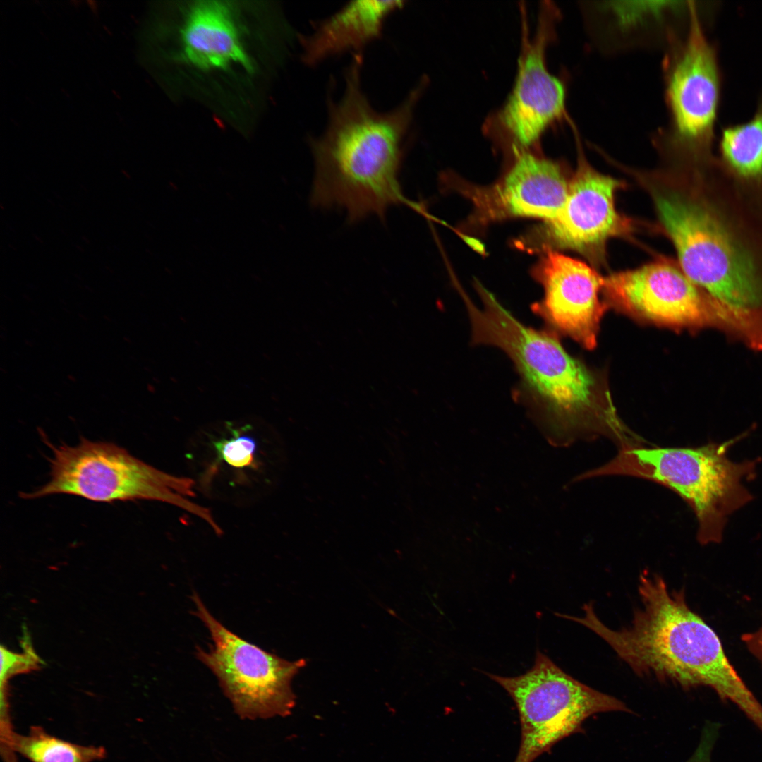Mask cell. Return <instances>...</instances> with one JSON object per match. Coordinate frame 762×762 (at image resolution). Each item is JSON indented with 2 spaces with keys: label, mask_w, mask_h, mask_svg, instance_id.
Instances as JSON below:
<instances>
[{
  "label": "cell",
  "mask_w": 762,
  "mask_h": 762,
  "mask_svg": "<svg viewBox=\"0 0 762 762\" xmlns=\"http://www.w3.org/2000/svg\"><path fill=\"white\" fill-rule=\"evenodd\" d=\"M363 57L355 54L345 74L338 101L328 102L327 125L311 140L315 177L310 201L315 207L346 210L350 222L375 214L384 218L404 200L399 180L404 142L423 79L397 107L379 111L361 85Z\"/></svg>",
  "instance_id": "1"
},
{
  "label": "cell",
  "mask_w": 762,
  "mask_h": 762,
  "mask_svg": "<svg viewBox=\"0 0 762 762\" xmlns=\"http://www.w3.org/2000/svg\"><path fill=\"white\" fill-rule=\"evenodd\" d=\"M638 590L642 605L628 627L609 628L591 603L582 617H562L598 635L637 675H653L684 689L711 687L762 729V705L730 664L715 631L689 607L684 591H670L660 576L645 572Z\"/></svg>",
  "instance_id": "2"
},
{
  "label": "cell",
  "mask_w": 762,
  "mask_h": 762,
  "mask_svg": "<svg viewBox=\"0 0 762 762\" xmlns=\"http://www.w3.org/2000/svg\"><path fill=\"white\" fill-rule=\"evenodd\" d=\"M477 307L464 295L473 344L495 346L514 363L521 389L543 423L548 440L565 447L602 433L591 418L595 382L551 333L524 325L496 298L478 288Z\"/></svg>",
  "instance_id": "3"
},
{
  "label": "cell",
  "mask_w": 762,
  "mask_h": 762,
  "mask_svg": "<svg viewBox=\"0 0 762 762\" xmlns=\"http://www.w3.org/2000/svg\"><path fill=\"white\" fill-rule=\"evenodd\" d=\"M685 275L711 299L718 326L762 346V272L712 207L675 190L654 192Z\"/></svg>",
  "instance_id": "4"
},
{
  "label": "cell",
  "mask_w": 762,
  "mask_h": 762,
  "mask_svg": "<svg viewBox=\"0 0 762 762\" xmlns=\"http://www.w3.org/2000/svg\"><path fill=\"white\" fill-rule=\"evenodd\" d=\"M745 435L722 443L709 442L695 447L642 444L621 448L609 462L582 473L578 479L627 476L663 485L692 509L698 522V542L703 545L720 543L728 517L753 498L744 480L755 476L757 461L735 462L727 455L729 449Z\"/></svg>",
  "instance_id": "5"
},
{
  "label": "cell",
  "mask_w": 762,
  "mask_h": 762,
  "mask_svg": "<svg viewBox=\"0 0 762 762\" xmlns=\"http://www.w3.org/2000/svg\"><path fill=\"white\" fill-rule=\"evenodd\" d=\"M52 449L49 480L30 493H22L21 497L67 494L107 503L160 501L201 518L216 534L222 533L208 509L185 497L195 496V482L190 478L160 471L112 442L83 438L75 446H52Z\"/></svg>",
  "instance_id": "6"
},
{
  "label": "cell",
  "mask_w": 762,
  "mask_h": 762,
  "mask_svg": "<svg viewBox=\"0 0 762 762\" xmlns=\"http://www.w3.org/2000/svg\"><path fill=\"white\" fill-rule=\"evenodd\" d=\"M486 674L508 693L519 713L521 738L514 762H533L579 730L592 715L631 713L622 701L574 679L539 651L533 667L524 674Z\"/></svg>",
  "instance_id": "7"
},
{
  "label": "cell",
  "mask_w": 762,
  "mask_h": 762,
  "mask_svg": "<svg viewBox=\"0 0 762 762\" xmlns=\"http://www.w3.org/2000/svg\"><path fill=\"white\" fill-rule=\"evenodd\" d=\"M191 598L193 613L212 641L208 650L197 646L195 655L216 676L237 713L249 719L287 715L295 703L292 679L306 660H287L244 640L217 620L196 592Z\"/></svg>",
  "instance_id": "8"
},
{
  "label": "cell",
  "mask_w": 762,
  "mask_h": 762,
  "mask_svg": "<svg viewBox=\"0 0 762 762\" xmlns=\"http://www.w3.org/2000/svg\"><path fill=\"white\" fill-rule=\"evenodd\" d=\"M668 44L663 71L669 121L661 137L677 150L701 152L714 136L721 74L716 49L706 37L694 2L689 1L687 34Z\"/></svg>",
  "instance_id": "9"
},
{
  "label": "cell",
  "mask_w": 762,
  "mask_h": 762,
  "mask_svg": "<svg viewBox=\"0 0 762 762\" xmlns=\"http://www.w3.org/2000/svg\"><path fill=\"white\" fill-rule=\"evenodd\" d=\"M521 11V44L513 88L503 106L487 119L484 130L525 148L536 143L549 127L566 119L567 114L564 85L548 71L545 59L559 11L552 2H543L531 35L524 7Z\"/></svg>",
  "instance_id": "10"
},
{
  "label": "cell",
  "mask_w": 762,
  "mask_h": 762,
  "mask_svg": "<svg viewBox=\"0 0 762 762\" xmlns=\"http://www.w3.org/2000/svg\"><path fill=\"white\" fill-rule=\"evenodd\" d=\"M243 7L227 1H194L179 8L172 59L201 75L252 79L258 62L248 51Z\"/></svg>",
  "instance_id": "11"
},
{
  "label": "cell",
  "mask_w": 762,
  "mask_h": 762,
  "mask_svg": "<svg viewBox=\"0 0 762 762\" xmlns=\"http://www.w3.org/2000/svg\"><path fill=\"white\" fill-rule=\"evenodd\" d=\"M610 301L627 312L677 327L717 326L710 297L681 268L654 262L604 278Z\"/></svg>",
  "instance_id": "12"
},
{
  "label": "cell",
  "mask_w": 762,
  "mask_h": 762,
  "mask_svg": "<svg viewBox=\"0 0 762 762\" xmlns=\"http://www.w3.org/2000/svg\"><path fill=\"white\" fill-rule=\"evenodd\" d=\"M533 274L544 296L532 310L555 329L594 349L606 310L599 297L604 278L585 262L552 249L545 250Z\"/></svg>",
  "instance_id": "13"
},
{
  "label": "cell",
  "mask_w": 762,
  "mask_h": 762,
  "mask_svg": "<svg viewBox=\"0 0 762 762\" xmlns=\"http://www.w3.org/2000/svg\"><path fill=\"white\" fill-rule=\"evenodd\" d=\"M621 186L617 180L591 167L581 157L560 212L546 221L537 232L542 247L566 248L592 253L611 237L629 229V221L617 211L615 195Z\"/></svg>",
  "instance_id": "14"
},
{
  "label": "cell",
  "mask_w": 762,
  "mask_h": 762,
  "mask_svg": "<svg viewBox=\"0 0 762 762\" xmlns=\"http://www.w3.org/2000/svg\"><path fill=\"white\" fill-rule=\"evenodd\" d=\"M402 1H353L301 36V59L313 66L344 53L361 54L377 40L387 18L403 6Z\"/></svg>",
  "instance_id": "15"
},
{
  "label": "cell",
  "mask_w": 762,
  "mask_h": 762,
  "mask_svg": "<svg viewBox=\"0 0 762 762\" xmlns=\"http://www.w3.org/2000/svg\"><path fill=\"white\" fill-rule=\"evenodd\" d=\"M500 189V200L514 216L556 217L566 202L569 185L559 165L529 152L519 155Z\"/></svg>",
  "instance_id": "16"
},
{
  "label": "cell",
  "mask_w": 762,
  "mask_h": 762,
  "mask_svg": "<svg viewBox=\"0 0 762 762\" xmlns=\"http://www.w3.org/2000/svg\"><path fill=\"white\" fill-rule=\"evenodd\" d=\"M8 752L9 762H16L13 752L30 762H95L106 756L103 746L72 743L54 737L37 725L30 727L27 734L13 731Z\"/></svg>",
  "instance_id": "17"
},
{
  "label": "cell",
  "mask_w": 762,
  "mask_h": 762,
  "mask_svg": "<svg viewBox=\"0 0 762 762\" xmlns=\"http://www.w3.org/2000/svg\"><path fill=\"white\" fill-rule=\"evenodd\" d=\"M720 151L723 161L739 175L762 176V96L751 119L722 130Z\"/></svg>",
  "instance_id": "18"
},
{
  "label": "cell",
  "mask_w": 762,
  "mask_h": 762,
  "mask_svg": "<svg viewBox=\"0 0 762 762\" xmlns=\"http://www.w3.org/2000/svg\"><path fill=\"white\" fill-rule=\"evenodd\" d=\"M679 1H603L595 9L609 22L612 31L623 36L637 30L663 24L667 16L682 11L686 5ZM620 34V35H621Z\"/></svg>",
  "instance_id": "19"
},
{
  "label": "cell",
  "mask_w": 762,
  "mask_h": 762,
  "mask_svg": "<svg viewBox=\"0 0 762 762\" xmlns=\"http://www.w3.org/2000/svg\"><path fill=\"white\" fill-rule=\"evenodd\" d=\"M218 458L236 468H257L255 459L257 442L250 435L234 430L229 439L213 442Z\"/></svg>",
  "instance_id": "20"
},
{
  "label": "cell",
  "mask_w": 762,
  "mask_h": 762,
  "mask_svg": "<svg viewBox=\"0 0 762 762\" xmlns=\"http://www.w3.org/2000/svg\"><path fill=\"white\" fill-rule=\"evenodd\" d=\"M23 651L15 653L1 646V691L6 690L8 680L13 675L37 669L42 660L35 652L29 639L23 636Z\"/></svg>",
  "instance_id": "21"
},
{
  "label": "cell",
  "mask_w": 762,
  "mask_h": 762,
  "mask_svg": "<svg viewBox=\"0 0 762 762\" xmlns=\"http://www.w3.org/2000/svg\"><path fill=\"white\" fill-rule=\"evenodd\" d=\"M717 722H707L703 727L700 742L692 756L686 762H711V755L719 734Z\"/></svg>",
  "instance_id": "22"
},
{
  "label": "cell",
  "mask_w": 762,
  "mask_h": 762,
  "mask_svg": "<svg viewBox=\"0 0 762 762\" xmlns=\"http://www.w3.org/2000/svg\"><path fill=\"white\" fill-rule=\"evenodd\" d=\"M742 639L751 653L762 663V627L755 632L744 634Z\"/></svg>",
  "instance_id": "23"
}]
</instances>
